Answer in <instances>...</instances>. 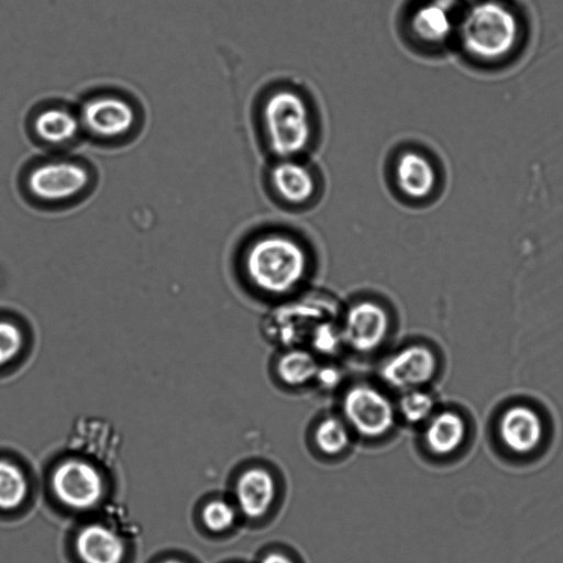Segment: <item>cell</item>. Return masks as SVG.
I'll return each mask as SVG.
<instances>
[{
  "label": "cell",
  "instance_id": "1",
  "mask_svg": "<svg viewBox=\"0 0 563 563\" xmlns=\"http://www.w3.org/2000/svg\"><path fill=\"white\" fill-rule=\"evenodd\" d=\"M244 268L256 289L274 297L285 296L303 283L309 255L291 235L273 232L256 238L249 245Z\"/></svg>",
  "mask_w": 563,
  "mask_h": 563
},
{
  "label": "cell",
  "instance_id": "2",
  "mask_svg": "<svg viewBox=\"0 0 563 563\" xmlns=\"http://www.w3.org/2000/svg\"><path fill=\"white\" fill-rule=\"evenodd\" d=\"M457 33L468 55L492 62L514 51L520 36V23L515 11L505 2L479 0L467 9Z\"/></svg>",
  "mask_w": 563,
  "mask_h": 563
},
{
  "label": "cell",
  "instance_id": "3",
  "mask_svg": "<svg viewBox=\"0 0 563 563\" xmlns=\"http://www.w3.org/2000/svg\"><path fill=\"white\" fill-rule=\"evenodd\" d=\"M262 124L271 151L279 158L296 157L311 143V111L294 89H278L265 99Z\"/></svg>",
  "mask_w": 563,
  "mask_h": 563
},
{
  "label": "cell",
  "instance_id": "4",
  "mask_svg": "<svg viewBox=\"0 0 563 563\" xmlns=\"http://www.w3.org/2000/svg\"><path fill=\"white\" fill-rule=\"evenodd\" d=\"M342 418L361 437L376 439L388 433L397 418L396 404L380 388L357 383L341 399Z\"/></svg>",
  "mask_w": 563,
  "mask_h": 563
},
{
  "label": "cell",
  "instance_id": "5",
  "mask_svg": "<svg viewBox=\"0 0 563 563\" xmlns=\"http://www.w3.org/2000/svg\"><path fill=\"white\" fill-rule=\"evenodd\" d=\"M91 181L88 168L73 159L42 162L25 175L24 186L36 199L59 202L73 199L86 190Z\"/></svg>",
  "mask_w": 563,
  "mask_h": 563
},
{
  "label": "cell",
  "instance_id": "6",
  "mask_svg": "<svg viewBox=\"0 0 563 563\" xmlns=\"http://www.w3.org/2000/svg\"><path fill=\"white\" fill-rule=\"evenodd\" d=\"M340 329L345 346L357 353H371L386 341L390 318L382 303L362 299L347 308Z\"/></svg>",
  "mask_w": 563,
  "mask_h": 563
},
{
  "label": "cell",
  "instance_id": "7",
  "mask_svg": "<svg viewBox=\"0 0 563 563\" xmlns=\"http://www.w3.org/2000/svg\"><path fill=\"white\" fill-rule=\"evenodd\" d=\"M78 115L81 128L102 140L126 136L136 123L134 106L118 95L91 97L85 101Z\"/></svg>",
  "mask_w": 563,
  "mask_h": 563
},
{
  "label": "cell",
  "instance_id": "8",
  "mask_svg": "<svg viewBox=\"0 0 563 563\" xmlns=\"http://www.w3.org/2000/svg\"><path fill=\"white\" fill-rule=\"evenodd\" d=\"M438 360L424 344L413 343L393 353L380 367V377L393 389L421 388L435 375Z\"/></svg>",
  "mask_w": 563,
  "mask_h": 563
},
{
  "label": "cell",
  "instance_id": "9",
  "mask_svg": "<svg viewBox=\"0 0 563 563\" xmlns=\"http://www.w3.org/2000/svg\"><path fill=\"white\" fill-rule=\"evenodd\" d=\"M55 495L65 506L85 510L96 506L103 492L99 472L80 460L63 462L52 476Z\"/></svg>",
  "mask_w": 563,
  "mask_h": 563
},
{
  "label": "cell",
  "instance_id": "10",
  "mask_svg": "<svg viewBox=\"0 0 563 563\" xmlns=\"http://www.w3.org/2000/svg\"><path fill=\"white\" fill-rule=\"evenodd\" d=\"M271 186L278 198L289 206H303L317 191L313 172L296 157L279 158L269 172Z\"/></svg>",
  "mask_w": 563,
  "mask_h": 563
},
{
  "label": "cell",
  "instance_id": "11",
  "mask_svg": "<svg viewBox=\"0 0 563 563\" xmlns=\"http://www.w3.org/2000/svg\"><path fill=\"white\" fill-rule=\"evenodd\" d=\"M499 435L512 452L527 454L538 448L543 435L540 416L532 408L516 405L506 409L499 420Z\"/></svg>",
  "mask_w": 563,
  "mask_h": 563
},
{
  "label": "cell",
  "instance_id": "12",
  "mask_svg": "<svg viewBox=\"0 0 563 563\" xmlns=\"http://www.w3.org/2000/svg\"><path fill=\"white\" fill-rule=\"evenodd\" d=\"M394 178L401 194L412 200L428 198L438 181L433 163L415 150L405 151L396 158Z\"/></svg>",
  "mask_w": 563,
  "mask_h": 563
},
{
  "label": "cell",
  "instance_id": "13",
  "mask_svg": "<svg viewBox=\"0 0 563 563\" xmlns=\"http://www.w3.org/2000/svg\"><path fill=\"white\" fill-rule=\"evenodd\" d=\"M235 496L240 510L246 517L261 518L271 509L275 500V481L264 468H250L239 477Z\"/></svg>",
  "mask_w": 563,
  "mask_h": 563
},
{
  "label": "cell",
  "instance_id": "14",
  "mask_svg": "<svg viewBox=\"0 0 563 563\" xmlns=\"http://www.w3.org/2000/svg\"><path fill=\"white\" fill-rule=\"evenodd\" d=\"M76 550L84 563H121L125 548L122 539L101 525H89L80 530Z\"/></svg>",
  "mask_w": 563,
  "mask_h": 563
},
{
  "label": "cell",
  "instance_id": "15",
  "mask_svg": "<svg viewBox=\"0 0 563 563\" xmlns=\"http://www.w3.org/2000/svg\"><path fill=\"white\" fill-rule=\"evenodd\" d=\"M32 128L43 143L62 146L75 140L81 123L79 115L71 110L62 106H49L34 115Z\"/></svg>",
  "mask_w": 563,
  "mask_h": 563
},
{
  "label": "cell",
  "instance_id": "16",
  "mask_svg": "<svg viewBox=\"0 0 563 563\" xmlns=\"http://www.w3.org/2000/svg\"><path fill=\"white\" fill-rule=\"evenodd\" d=\"M466 427L463 418L452 411L433 413L424 429V442L428 449L438 455L454 452L464 441Z\"/></svg>",
  "mask_w": 563,
  "mask_h": 563
},
{
  "label": "cell",
  "instance_id": "17",
  "mask_svg": "<svg viewBox=\"0 0 563 563\" xmlns=\"http://www.w3.org/2000/svg\"><path fill=\"white\" fill-rule=\"evenodd\" d=\"M319 365L312 351L290 347L279 355L275 371L283 384L289 387H305L314 383Z\"/></svg>",
  "mask_w": 563,
  "mask_h": 563
},
{
  "label": "cell",
  "instance_id": "18",
  "mask_svg": "<svg viewBox=\"0 0 563 563\" xmlns=\"http://www.w3.org/2000/svg\"><path fill=\"white\" fill-rule=\"evenodd\" d=\"M452 31V21L445 7L430 3L418 9L410 20V32L422 44L443 43Z\"/></svg>",
  "mask_w": 563,
  "mask_h": 563
},
{
  "label": "cell",
  "instance_id": "19",
  "mask_svg": "<svg viewBox=\"0 0 563 563\" xmlns=\"http://www.w3.org/2000/svg\"><path fill=\"white\" fill-rule=\"evenodd\" d=\"M317 448L328 455L343 452L350 443V428L342 417L322 418L313 433Z\"/></svg>",
  "mask_w": 563,
  "mask_h": 563
},
{
  "label": "cell",
  "instance_id": "20",
  "mask_svg": "<svg viewBox=\"0 0 563 563\" xmlns=\"http://www.w3.org/2000/svg\"><path fill=\"white\" fill-rule=\"evenodd\" d=\"M26 494L27 481L22 470L10 461L0 460V509H15Z\"/></svg>",
  "mask_w": 563,
  "mask_h": 563
},
{
  "label": "cell",
  "instance_id": "21",
  "mask_svg": "<svg viewBox=\"0 0 563 563\" xmlns=\"http://www.w3.org/2000/svg\"><path fill=\"white\" fill-rule=\"evenodd\" d=\"M395 404L397 415L413 424L427 421L434 410L433 397L421 388L401 391Z\"/></svg>",
  "mask_w": 563,
  "mask_h": 563
},
{
  "label": "cell",
  "instance_id": "22",
  "mask_svg": "<svg viewBox=\"0 0 563 563\" xmlns=\"http://www.w3.org/2000/svg\"><path fill=\"white\" fill-rule=\"evenodd\" d=\"M312 352L334 354L344 345L340 327L332 322H318L309 333Z\"/></svg>",
  "mask_w": 563,
  "mask_h": 563
},
{
  "label": "cell",
  "instance_id": "23",
  "mask_svg": "<svg viewBox=\"0 0 563 563\" xmlns=\"http://www.w3.org/2000/svg\"><path fill=\"white\" fill-rule=\"evenodd\" d=\"M202 518L211 531L221 532L233 525L235 510L227 501L212 500L205 507Z\"/></svg>",
  "mask_w": 563,
  "mask_h": 563
},
{
  "label": "cell",
  "instance_id": "24",
  "mask_svg": "<svg viewBox=\"0 0 563 563\" xmlns=\"http://www.w3.org/2000/svg\"><path fill=\"white\" fill-rule=\"evenodd\" d=\"M23 335L10 321H0V366L11 362L21 351Z\"/></svg>",
  "mask_w": 563,
  "mask_h": 563
},
{
  "label": "cell",
  "instance_id": "25",
  "mask_svg": "<svg viewBox=\"0 0 563 563\" xmlns=\"http://www.w3.org/2000/svg\"><path fill=\"white\" fill-rule=\"evenodd\" d=\"M341 374L338 368L331 365H319L314 383L324 389L334 388L340 382Z\"/></svg>",
  "mask_w": 563,
  "mask_h": 563
},
{
  "label": "cell",
  "instance_id": "26",
  "mask_svg": "<svg viewBox=\"0 0 563 563\" xmlns=\"http://www.w3.org/2000/svg\"><path fill=\"white\" fill-rule=\"evenodd\" d=\"M261 563H294L289 558L282 553H269L267 554Z\"/></svg>",
  "mask_w": 563,
  "mask_h": 563
},
{
  "label": "cell",
  "instance_id": "27",
  "mask_svg": "<svg viewBox=\"0 0 563 563\" xmlns=\"http://www.w3.org/2000/svg\"><path fill=\"white\" fill-rule=\"evenodd\" d=\"M163 563H183V562H180L178 560H168V561H165Z\"/></svg>",
  "mask_w": 563,
  "mask_h": 563
}]
</instances>
